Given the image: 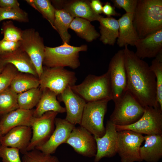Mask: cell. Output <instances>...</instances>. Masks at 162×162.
<instances>
[{
    "label": "cell",
    "mask_w": 162,
    "mask_h": 162,
    "mask_svg": "<svg viewBox=\"0 0 162 162\" xmlns=\"http://www.w3.org/2000/svg\"><path fill=\"white\" fill-rule=\"evenodd\" d=\"M27 3L40 13L54 28V23L56 9L48 0H28Z\"/></svg>",
    "instance_id": "obj_31"
},
{
    "label": "cell",
    "mask_w": 162,
    "mask_h": 162,
    "mask_svg": "<svg viewBox=\"0 0 162 162\" xmlns=\"http://www.w3.org/2000/svg\"><path fill=\"white\" fill-rule=\"evenodd\" d=\"M117 153L121 162H141L139 149L144 141L142 134L129 130L118 131Z\"/></svg>",
    "instance_id": "obj_11"
},
{
    "label": "cell",
    "mask_w": 162,
    "mask_h": 162,
    "mask_svg": "<svg viewBox=\"0 0 162 162\" xmlns=\"http://www.w3.org/2000/svg\"><path fill=\"white\" fill-rule=\"evenodd\" d=\"M39 80V87L42 91L48 88L58 96L68 87L75 85L77 78L75 72L64 68H49L44 66Z\"/></svg>",
    "instance_id": "obj_6"
},
{
    "label": "cell",
    "mask_w": 162,
    "mask_h": 162,
    "mask_svg": "<svg viewBox=\"0 0 162 162\" xmlns=\"http://www.w3.org/2000/svg\"><path fill=\"white\" fill-rule=\"evenodd\" d=\"M102 13L107 16V17L121 16L120 14L116 11L114 6H112L110 3L108 2H106L103 6Z\"/></svg>",
    "instance_id": "obj_40"
},
{
    "label": "cell",
    "mask_w": 162,
    "mask_h": 162,
    "mask_svg": "<svg viewBox=\"0 0 162 162\" xmlns=\"http://www.w3.org/2000/svg\"><path fill=\"white\" fill-rule=\"evenodd\" d=\"M105 132L100 137H94L97 151L94 162H99L104 158H111L117 153L118 132L115 126L110 120L107 121Z\"/></svg>",
    "instance_id": "obj_16"
},
{
    "label": "cell",
    "mask_w": 162,
    "mask_h": 162,
    "mask_svg": "<svg viewBox=\"0 0 162 162\" xmlns=\"http://www.w3.org/2000/svg\"><path fill=\"white\" fill-rule=\"evenodd\" d=\"M72 90L86 102L103 100H112L109 74H89L80 84L71 87Z\"/></svg>",
    "instance_id": "obj_3"
},
{
    "label": "cell",
    "mask_w": 162,
    "mask_h": 162,
    "mask_svg": "<svg viewBox=\"0 0 162 162\" xmlns=\"http://www.w3.org/2000/svg\"><path fill=\"white\" fill-rule=\"evenodd\" d=\"M134 46L135 54L139 58L142 59L155 57L162 51V28L139 39Z\"/></svg>",
    "instance_id": "obj_18"
},
{
    "label": "cell",
    "mask_w": 162,
    "mask_h": 162,
    "mask_svg": "<svg viewBox=\"0 0 162 162\" xmlns=\"http://www.w3.org/2000/svg\"><path fill=\"white\" fill-rule=\"evenodd\" d=\"M17 95L10 87L0 93V115L3 116L19 108Z\"/></svg>",
    "instance_id": "obj_30"
},
{
    "label": "cell",
    "mask_w": 162,
    "mask_h": 162,
    "mask_svg": "<svg viewBox=\"0 0 162 162\" xmlns=\"http://www.w3.org/2000/svg\"><path fill=\"white\" fill-rule=\"evenodd\" d=\"M90 2L87 0L62 1L59 9L64 10L74 18H82L90 22L98 21L101 15L93 10Z\"/></svg>",
    "instance_id": "obj_21"
},
{
    "label": "cell",
    "mask_w": 162,
    "mask_h": 162,
    "mask_svg": "<svg viewBox=\"0 0 162 162\" xmlns=\"http://www.w3.org/2000/svg\"><path fill=\"white\" fill-rule=\"evenodd\" d=\"M87 49L86 44L75 46L67 43L55 47L45 46L43 65L49 68L68 67L76 69L80 65V52Z\"/></svg>",
    "instance_id": "obj_4"
},
{
    "label": "cell",
    "mask_w": 162,
    "mask_h": 162,
    "mask_svg": "<svg viewBox=\"0 0 162 162\" xmlns=\"http://www.w3.org/2000/svg\"><path fill=\"white\" fill-rule=\"evenodd\" d=\"M42 94L39 87L33 88L17 95V102L19 108L32 110L38 103Z\"/></svg>",
    "instance_id": "obj_29"
},
{
    "label": "cell",
    "mask_w": 162,
    "mask_h": 162,
    "mask_svg": "<svg viewBox=\"0 0 162 162\" xmlns=\"http://www.w3.org/2000/svg\"><path fill=\"white\" fill-rule=\"evenodd\" d=\"M34 110L18 108L3 115L0 120V129L2 135L16 127H31Z\"/></svg>",
    "instance_id": "obj_19"
},
{
    "label": "cell",
    "mask_w": 162,
    "mask_h": 162,
    "mask_svg": "<svg viewBox=\"0 0 162 162\" xmlns=\"http://www.w3.org/2000/svg\"><path fill=\"white\" fill-rule=\"evenodd\" d=\"M109 74L112 100L121 98L127 91V77L123 50L118 51L111 58L107 71Z\"/></svg>",
    "instance_id": "obj_10"
},
{
    "label": "cell",
    "mask_w": 162,
    "mask_h": 162,
    "mask_svg": "<svg viewBox=\"0 0 162 162\" xmlns=\"http://www.w3.org/2000/svg\"><path fill=\"white\" fill-rule=\"evenodd\" d=\"M65 143L71 146L76 153L83 156L95 157L97 151L94 137L81 127H75Z\"/></svg>",
    "instance_id": "obj_13"
},
{
    "label": "cell",
    "mask_w": 162,
    "mask_h": 162,
    "mask_svg": "<svg viewBox=\"0 0 162 162\" xmlns=\"http://www.w3.org/2000/svg\"><path fill=\"white\" fill-rule=\"evenodd\" d=\"M115 126L117 131L129 130L146 135L162 134V110L160 107H146L142 116L135 123Z\"/></svg>",
    "instance_id": "obj_8"
},
{
    "label": "cell",
    "mask_w": 162,
    "mask_h": 162,
    "mask_svg": "<svg viewBox=\"0 0 162 162\" xmlns=\"http://www.w3.org/2000/svg\"><path fill=\"white\" fill-rule=\"evenodd\" d=\"M124 46L127 90L144 108L160 107L157 100L156 80L150 66L130 50L128 45Z\"/></svg>",
    "instance_id": "obj_1"
},
{
    "label": "cell",
    "mask_w": 162,
    "mask_h": 162,
    "mask_svg": "<svg viewBox=\"0 0 162 162\" xmlns=\"http://www.w3.org/2000/svg\"><path fill=\"white\" fill-rule=\"evenodd\" d=\"M6 64L0 58V73L4 69Z\"/></svg>",
    "instance_id": "obj_43"
},
{
    "label": "cell",
    "mask_w": 162,
    "mask_h": 162,
    "mask_svg": "<svg viewBox=\"0 0 162 162\" xmlns=\"http://www.w3.org/2000/svg\"><path fill=\"white\" fill-rule=\"evenodd\" d=\"M109 100L87 102L83 112L80 126L94 137H100L105 132L104 121Z\"/></svg>",
    "instance_id": "obj_7"
},
{
    "label": "cell",
    "mask_w": 162,
    "mask_h": 162,
    "mask_svg": "<svg viewBox=\"0 0 162 162\" xmlns=\"http://www.w3.org/2000/svg\"><path fill=\"white\" fill-rule=\"evenodd\" d=\"M138 0H112L115 7L122 8L126 13L134 14L137 4Z\"/></svg>",
    "instance_id": "obj_38"
},
{
    "label": "cell",
    "mask_w": 162,
    "mask_h": 162,
    "mask_svg": "<svg viewBox=\"0 0 162 162\" xmlns=\"http://www.w3.org/2000/svg\"><path fill=\"white\" fill-rule=\"evenodd\" d=\"M145 144L139 149L140 157L147 162H158L162 157V134L144 136Z\"/></svg>",
    "instance_id": "obj_22"
},
{
    "label": "cell",
    "mask_w": 162,
    "mask_h": 162,
    "mask_svg": "<svg viewBox=\"0 0 162 162\" xmlns=\"http://www.w3.org/2000/svg\"><path fill=\"white\" fill-rule=\"evenodd\" d=\"M90 5L93 10L96 14L100 15L102 13L103 6L99 0H92L90 1Z\"/></svg>",
    "instance_id": "obj_42"
},
{
    "label": "cell",
    "mask_w": 162,
    "mask_h": 162,
    "mask_svg": "<svg viewBox=\"0 0 162 162\" xmlns=\"http://www.w3.org/2000/svg\"><path fill=\"white\" fill-rule=\"evenodd\" d=\"M57 96L55 93L48 88L43 90L40 99L34 109L33 116L39 117L49 111L65 112V108L61 106L57 99Z\"/></svg>",
    "instance_id": "obj_24"
},
{
    "label": "cell",
    "mask_w": 162,
    "mask_h": 162,
    "mask_svg": "<svg viewBox=\"0 0 162 162\" xmlns=\"http://www.w3.org/2000/svg\"><path fill=\"white\" fill-rule=\"evenodd\" d=\"M69 28L74 31L78 36L88 42H91L100 36L90 22L85 19L74 18Z\"/></svg>",
    "instance_id": "obj_26"
},
{
    "label": "cell",
    "mask_w": 162,
    "mask_h": 162,
    "mask_svg": "<svg viewBox=\"0 0 162 162\" xmlns=\"http://www.w3.org/2000/svg\"><path fill=\"white\" fill-rule=\"evenodd\" d=\"M133 14L125 13L118 20L119 29L117 44L120 47L126 45L134 46L140 39L133 26Z\"/></svg>",
    "instance_id": "obj_23"
},
{
    "label": "cell",
    "mask_w": 162,
    "mask_h": 162,
    "mask_svg": "<svg viewBox=\"0 0 162 162\" xmlns=\"http://www.w3.org/2000/svg\"><path fill=\"white\" fill-rule=\"evenodd\" d=\"M32 135L31 127L22 126L10 130L0 139V144L3 146L18 148L22 154L27 152Z\"/></svg>",
    "instance_id": "obj_17"
},
{
    "label": "cell",
    "mask_w": 162,
    "mask_h": 162,
    "mask_svg": "<svg viewBox=\"0 0 162 162\" xmlns=\"http://www.w3.org/2000/svg\"><path fill=\"white\" fill-rule=\"evenodd\" d=\"M2 133H1V130H0V139L1 138V137L2 136Z\"/></svg>",
    "instance_id": "obj_44"
},
{
    "label": "cell",
    "mask_w": 162,
    "mask_h": 162,
    "mask_svg": "<svg viewBox=\"0 0 162 162\" xmlns=\"http://www.w3.org/2000/svg\"><path fill=\"white\" fill-rule=\"evenodd\" d=\"M20 41L15 42L4 39L0 40V56L11 52L20 47Z\"/></svg>",
    "instance_id": "obj_39"
},
{
    "label": "cell",
    "mask_w": 162,
    "mask_h": 162,
    "mask_svg": "<svg viewBox=\"0 0 162 162\" xmlns=\"http://www.w3.org/2000/svg\"><path fill=\"white\" fill-rule=\"evenodd\" d=\"M20 48L28 55L35 69L39 78L43 70V62L45 46L43 38L38 32L30 28L22 31Z\"/></svg>",
    "instance_id": "obj_9"
},
{
    "label": "cell",
    "mask_w": 162,
    "mask_h": 162,
    "mask_svg": "<svg viewBox=\"0 0 162 162\" xmlns=\"http://www.w3.org/2000/svg\"><path fill=\"white\" fill-rule=\"evenodd\" d=\"M22 30L16 27L11 21L3 23L1 33L3 34L4 39L15 42L20 41L22 39Z\"/></svg>",
    "instance_id": "obj_35"
},
{
    "label": "cell",
    "mask_w": 162,
    "mask_h": 162,
    "mask_svg": "<svg viewBox=\"0 0 162 162\" xmlns=\"http://www.w3.org/2000/svg\"><path fill=\"white\" fill-rule=\"evenodd\" d=\"M22 162H61L55 155L45 153L36 148L23 154Z\"/></svg>",
    "instance_id": "obj_33"
},
{
    "label": "cell",
    "mask_w": 162,
    "mask_h": 162,
    "mask_svg": "<svg viewBox=\"0 0 162 162\" xmlns=\"http://www.w3.org/2000/svg\"><path fill=\"white\" fill-rule=\"evenodd\" d=\"M100 23V40L104 44L114 46L118 34V20L112 17L101 15L98 21Z\"/></svg>",
    "instance_id": "obj_25"
},
{
    "label": "cell",
    "mask_w": 162,
    "mask_h": 162,
    "mask_svg": "<svg viewBox=\"0 0 162 162\" xmlns=\"http://www.w3.org/2000/svg\"><path fill=\"white\" fill-rule=\"evenodd\" d=\"M69 13L63 9H56L54 23V29L59 33L63 44H69L70 35L68 30L74 19Z\"/></svg>",
    "instance_id": "obj_27"
},
{
    "label": "cell",
    "mask_w": 162,
    "mask_h": 162,
    "mask_svg": "<svg viewBox=\"0 0 162 162\" xmlns=\"http://www.w3.org/2000/svg\"><path fill=\"white\" fill-rule=\"evenodd\" d=\"M18 148L3 146L0 144V158L3 162H22Z\"/></svg>",
    "instance_id": "obj_37"
},
{
    "label": "cell",
    "mask_w": 162,
    "mask_h": 162,
    "mask_svg": "<svg viewBox=\"0 0 162 162\" xmlns=\"http://www.w3.org/2000/svg\"><path fill=\"white\" fill-rule=\"evenodd\" d=\"M55 128L49 139L44 144L35 148L46 154L54 153L61 144L65 143L75 125L65 118H56Z\"/></svg>",
    "instance_id": "obj_15"
},
{
    "label": "cell",
    "mask_w": 162,
    "mask_h": 162,
    "mask_svg": "<svg viewBox=\"0 0 162 162\" xmlns=\"http://www.w3.org/2000/svg\"><path fill=\"white\" fill-rule=\"evenodd\" d=\"M20 4L17 0H0V7L3 8H18Z\"/></svg>",
    "instance_id": "obj_41"
},
{
    "label": "cell",
    "mask_w": 162,
    "mask_h": 162,
    "mask_svg": "<svg viewBox=\"0 0 162 162\" xmlns=\"http://www.w3.org/2000/svg\"><path fill=\"white\" fill-rule=\"evenodd\" d=\"M39 86L38 77L29 74L18 72L14 78L10 87L18 94L32 88H38Z\"/></svg>",
    "instance_id": "obj_28"
},
{
    "label": "cell",
    "mask_w": 162,
    "mask_h": 162,
    "mask_svg": "<svg viewBox=\"0 0 162 162\" xmlns=\"http://www.w3.org/2000/svg\"><path fill=\"white\" fill-rule=\"evenodd\" d=\"M58 96V100L65 104L66 116L65 119L73 124H80L86 102L75 93L70 86Z\"/></svg>",
    "instance_id": "obj_14"
},
{
    "label": "cell",
    "mask_w": 162,
    "mask_h": 162,
    "mask_svg": "<svg viewBox=\"0 0 162 162\" xmlns=\"http://www.w3.org/2000/svg\"><path fill=\"white\" fill-rule=\"evenodd\" d=\"M0 58L5 64H10L14 65L18 72L38 77L36 69L29 56L20 47L11 52L2 55Z\"/></svg>",
    "instance_id": "obj_20"
},
{
    "label": "cell",
    "mask_w": 162,
    "mask_h": 162,
    "mask_svg": "<svg viewBox=\"0 0 162 162\" xmlns=\"http://www.w3.org/2000/svg\"><path fill=\"white\" fill-rule=\"evenodd\" d=\"M18 72L17 69L12 64H6L0 73V93L10 87L14 78Z\"/></svg>",
    "instance_id": "obj_36"
},
{
    "label": "cell",
    "mask_w": 162,
    "mask_h": 162,
    "mask_svg": "<svg viewBox=\"0 0 162 162\" xmlns=\"http://www.w3.org/2000/svg\"><path fill=\"white\" fill-rule=\"evenodd\" d=\"M133 24L140 39L162 28V0H138Z\"/></svg>",
    "instance_id": "obj_2"
},
{
    "label": "cell",
    "mask_w": 162,
    "mask_h": 162,
    "mask_svg": "<svg viewBox=\"0 0 162 162\" xmlns=\"http://www.w3.org/2000/svg\"><path fill=\"white\" fill-rule=\"evenodd\" d=\"M58 114L49 111L39 117L33 116L31 124L32 137L27 152L42 145L49 139L55 129V120Z\"/></svg>",
    "instance_id": "obj_12"
},
{
    "label": "cell",
    "mask_w": 162,
    "mask_h": 162,
    "mask_svg": "<svg viewBox=\"0 0 162 162\" xmlns=\"http://www.w3.org/2000/svg\"><path fill=\"white\" fill-rule=\"evenodd\" d=\"M7 19L21 22H27L29 20L28 14L20 7H0V22Z\"/></svg>",
    "instance_id": "obj_34"
},
{
    "label": "cell",
    "mask_w": 162,
    "mask_h": 162,
    "mask_svg": "<svg viewBox=\"0 0 162 162\" xmlns=\"http://www.w3.org/2000/svg\"><path fill=\"white\" fill-rule=\"evenodd\" d=\"M152 61L150 68L156 78L157 100L162 110V51Z\"/></svg>",
    "instance_id": "obj_32"
},
{
    "label": "cell",
    "mask_w": 162,
    "mask_h": 162,
    "mask_svg": "<svg viewBox=\"0 0 162 162\" xmlns=\"http://www.w3.org/2000/svg\"><path fill=\"white\" fill-rule=\"evenodd\" d=\"M114 110L110 120L115 125L126 126L138 120L143 115L142 106L128 91L120 98L114 102Z\"/></svg>",
    "instance_id": "obj_5"
}]
</instances>
